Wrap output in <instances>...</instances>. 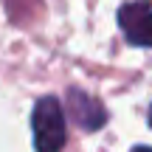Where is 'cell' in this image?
Listing matches in <instances>:
<instances>
[{"label": "cell", "instance_id": "cell-4", "mask_svg": "<svg viewBox=\"0 0 152 152\" xmlns=\"http://www.w3.org/2000/svg\"><path fill=\"white\" fill-rule=\"evenodd\" d=\"M132 152H152V147H135Z\"/></svg>", "mask_w": 152, "mask_h": 152}, {"label": "cell", "instance_id": "cell-2", "mask_svg": "<svg viewBox=\"0 0 152 152\" xmlns=\"http://www.w3.org/2000/svg\"><path fill=\"white\" fill-rule=\"evenodd\" d=\"M118 26L127 42L152 48V0H130L118 9Z\"/></svg>", "mask_w": 152, "mask_h": 152}, {"label": "cell", "instance_id": "cell-5", "mask_svg": "<svg viewBox=\"0 0 152 152\" xmlns=\"http://www.w3.org/2000/svg\"><path fill=\"white\" fill-rule=\"evenodd\" d=\"M149 127H152V107H149Z\"/></svg>", "mask_w": 152, "mask_h": 152}, {"label": "cell", "instance_id": "cell-3", "mask_svg": "<svg viewBox=\"0 0 152 152\" xmlns=\"http://www.w3.org/2000/svg\"><path fill=\"white\" fill-rule=\"evenodd\" d=\"M68 110H71L73 121L87 132L102 130V127L107 124V110H104V104L99 102L96 96L79 90V87H71V90H68Z\"/></svg>", "mask_w": 152, "mask_h": 152}, {"label": "cell", "instance_id": "cell-1", "mask_svg": "<svg viewBox=\"0 0 152 152\" xmlns=\"http://www.w3.org/2000/svg\"><path fill=\"white\" fill-rule=\"evenodd\" d=\"M31 130H34V149L37 152H59L68 141L65 130V113L56 96H42L34 104L31 113Z\"/></svg>", "mask_w": 152, "mask_h": 152}]
</instances>
